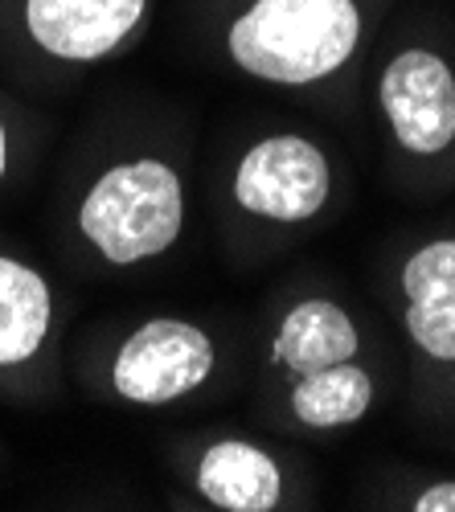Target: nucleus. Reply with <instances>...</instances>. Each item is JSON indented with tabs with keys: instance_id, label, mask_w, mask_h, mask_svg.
I'll return each mask as SVG.
<instances>
[{
	"instance_id": "423d86ee",
	"label": "nucleus",
	"mask_w": 455,
	"mask_h": 512,
	"mask_svg": "<svg viewBox=\"0 0 455 512\" xmlns=\"http://www.w3.org/2000/svg\"><path fill=\"white\" fill-rule=\"evenodd\" d=\"M144 0H29L25 21L33 41L54 58L91 62L111 54L136 29Z\"/></svg>"
},
{
	"instance_id": "ddd939ff",
	"label": "nucleus",
	"mask_w": 455,
	"mask_h": 512,
	"mask_svg": "<svg viewBox=\"0 0 455 512\" xmlns=\"http://www.w3.org/2000/svg\"><path fill=\"white\" fill-rule=\"evenodd\" d=\"M5 168H9V148H5V127H0V177H5Z\"/></svg>"
},
{
	"instance_id": "39448f33",
	"label": "nucleus",
	"mask_w": 455,
	"mask_h": 512,
	"mask_svg": "<svg viewBox=\"0 0 455 512\" xmlns=\"http://www.w3.org/2000/svg\"><path fill=\"white\" fill-rule=\"evenodd\" d=\"M382 111L406 152H443L455 136L451 66L431 50H402L382 74Z\"/></svg>"
},
{
	"instance_id": "1a4fd4ad",
	"label": "nucleus",
	"mask_w": 455,
	"mask_h": 512,
	"mask_svg": "<svg viewBox=\"0 0 455 512\" xmlns=\"http://www.w3.org/2000/svg\"><path fill=\"white\" fill-rule=\"evenodd\" d=\"M357 345H361V336L345 308H337L333 300H304L283 316L271 361L304 377V373H316L328 365L353 361Z\"/></svg>"
},
{
	"instance_id": "f03ea898",
	"label": "nucleus",
	"mask_w": 455,
	"mask_h": 512,
	"mask_svg": "<svg viewBox=\"0 0 455 512\" xmlns=\"http://www.w3.org/2000/svg\"><path fill=\"white\" fill-rule=\"evenodd\" d=\"M185 222L181 177L160 160H132L103 173L78 209L87 242L115 267H132L152 254H164Z\"/></svg>"
},
{
	"instance_id": "9b49d317",
	"label": "nucleus",
	"mask_w": 455,
	"mask_h": 512,
	"mask_svg": "<svg viewBox=\"0 0 455 512\" xmlns=\"http://www.w3.org/2000/svg\"><path fill=\"white\" fill-rule=\"evenodd\" d=\"M369 402H374V381H369V373L353 361L304 373L300 386L292 390L296 418L304 426H316V431H333V426L361 422Z\"/></svg>"
},
{
	"instance_id": "f257e3e1",
	"label": "nucleus",
	"mask_w": 455,
	"mask_h": 512,
	"mask_svg": "<svg viewBox=\"0 0 455 512\" xmlns=\"http://www.w3.org/2000/svg\"><path fill=\"white\" fill-rule=\"evenodd\" d=\"M357 37L353 0H255L230 25V58L263 82L308 87L353 58Z\"/></svg>"
},
{
	"instance_id": "f8f14e48",
	"label": "nucleus",
	"mask_w": 455,
	"mask_h": 512,
	"mask_svg": "<svg viewBox=\"0 0 455 512\" xmlns=\"http://www.w3.org/2000/svg\"><path fill=\"white\" fill-rule=\"evenodd\" d=\"M419 512H455V484H435L415 500Z\"/></svg>"
},
{
	"instance_id": "0eeeda50",
	"label": "nucleus",
	"mask_w": 455,
	"mask_h": 512,
	"mask_svg": "<svg viewBox=\"0 0 455 512\" xmlns=\"http://www.w3.org/2000/svg\"><path fill=\"white\" fill-rule=\"evenodd\" d=\"M406 332L435 361H455V238L427 242L402 267Z\"/></svg>"
},
{
	"instance_id": "9d476101",
	"label": "nucleus",
	"mask_w": 455,
	"mask_h": 512,
	"mask_svg": "<svg viewBox=\"0 0 455 512\" xmlns=\"http://www.w3.org/2000/svg\"><path fill=\"white\" fill-rule=\"evenodd\" d=\"M50 328V287L37 271L0 254V365L29 361Z\"/></svg>"
},
{
	"instance_id": "7ed1b4c3",
	"label": "nucleus",
	"mask_w": 455,
	"mask_h": 512,
	"mask_svg": "<svg viewBox=\"0 0 455 512\" xmlns=\"http://www.w3.org/2000/svg\"><path fill=\"white\" fill-rule=\"evenodd\" d=\"M214 373V340L185 320H148L115 357L111 381L119 398L136 406H164L193 394Z\"/></svg>"
},
{
	"instance_id": "20e7f679",
	"label": "nucleus",
	"mask_w": 455,
	"mask_h": 512,
	"mask_svg": "<svg viewBox=\"0 0 455 512\" xmlns=\"http://www.w3.org/2000/svg\"><path fill=\"white\" fill-rule=\"evenodd\" d=\"M333 177L324 152L304 136H271L242 156L234 173V197L246 213L271 222H308L324 209Z\"/></svg>"
},
{
	"instance_id": "6e6552de",
	"label": "nucleus",
	"mask_w": 455,
	"mask_h": 512,
	"mask_svg": "<svg viewBox=\"0 0 455 512\" xmlns=\"http://www.w3.org/2000/svg\"><path fill=\"white\" fill-rule=\"evenodd\" d=\"M197 488L222 512H271L283 496L279 463L246 439H222L197 463Z\"/></svg>"
}]
</instances>
